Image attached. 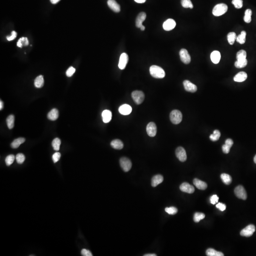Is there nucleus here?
Instances as JSON below:
<instances>
[{"mask_svg": "<svg viewBox=\"0 0 256 256\" xmlns=\"http://www.w3.org/2000/svg\"><path fill=\"white\" fill-rule=\"evenodd\" d=\"M61 157V154L59 152H56L52 156V159L54 163H56L59 161Z\"/></svg>", "mask_w": 256, "mask_h": 256, "instance_id": "nucleus-45", "label": "nucleus"}, {"mask_svg": "<svg viewBox=\"0 0 256 256\" xmlns=\"http://www.w3.org/2000/svg\"><path fill=\"white\" fill-rule=\"evenodd\" d=\"M25 141V139L23 138H19L15 139L11 144V147L13 148H19L22 144Z\"/></svg>", "mask_w": 256, "mask_h": 256, "instance_id": "nucleus-27", "label": "nucleus"}, {"mask_svg": "<svg viewBox=\"0 0 256 256\" xmlns=\"http://www.w3.org/2000/svg\"><path fill=\"white\" fill-rule=\"evenodd\" d=\"M246 31H242L241 34L237 36L236 41L241 44H243L246 41Z\"/></svg>", "mask_w": 256, "mask_h": 256, "instance_id": "nucleus-32", "label": "nucleus"}, {"mask_svg": "<svg viewBox=\"0 0 256 256\" xmlns=\"http://www.w3.org/2000/svg\"><path fill=\"white\" fill-rule=\"evenodd\" d=\"M234 193L237 197L243 200H245L247 198L246 191L244 187L239 186L236 187L234 190Z\"/></svg>", "mask_w": 256, "mask_h": 256, "instance_id": "nucleus-6", "label": "nucleus"}, {"mask_svg": "<svg viewBox=\"0 0 256 256\" xmlns=\"http://www.w3.org/2000/svg\"><path fill=\"white\" fill-rule=\"evenodd\" d=\"M170 119L171 122L174 124H178L182 120V114L181 111L177 110H174L170 114Z\"/></svg>", "mask_w": 256, "mask_h": 256, "instance_id": "nucleus-3", "label": "nucleus"}, {"mask_svg": "<svg viewBox=\"0 0 256 256\" xmlns=\"http://www.w3.org/2000/svg\"><path fill=\"white\" fill-rule=\"evenodd\" d=\"M206 255L208 256H223V253L217 251L213 249H208L206 251Z\"/></svg>", "mask_w": 256, "mask_h": 256, "instance_id": "nucleus-28", "label": "nucleus"}, {"mask_svg": "<svg viewBox=\"0 0 256 256\" xmlns=\"http://www.w3.org/2000/svg\"><path fill=\"white\" fill-rule=\"evenodd\" d=\"M50 2L52 4H56L59 3L60 0H50Z\"/></svg>", "mask_w": 256, "mask_h": 256, "instance_id": "nucleus-52", "label": "nucleus"}, {"mask_svg": "<svg viewBox=\"0 0 256 256\" xmlns=\"http://www.w3.org/2000/svg\"><path fill=\"white\" fill-rule=\"evenodd\" d=\"M254 161L255 162V164H256V156L254 157Z\"/></svg>", "mask_w": 256, "mask_h": 256, "instance_id": "nucleus-57", "label": "nucleus"}, {"mask_svg": "<svg viewBox=\"0 0 256 256\" xmlns=\"http://www.w3.org/2000/svg\"><path fill=\"white\" fill-rule=\"evenodd\" d=\"M109 7L115 12H119L121 11L120 5L115 0H108L107 1Z\"/></svg>", "mask_w": 256, "mask_h": 256, "instance_id": "nucleus-15", "label": "nucleus"}, {"mask_svg": "<svg viewBox=\"0 0 256 256\" xmlns=\"http://www.w3.org/2000/svg\"><path fill=\"white\" fill-rule=\"evenodd\" d=\"M181 3L182 6L185 8L193 9L194 7L191 0H181Z\"/></svg>", "mask_w": 256, "mask_h": 256, "instance_id": "nucleus-37", "label": "nucleus"}, {"mask_svg": "<svg viewBox=\"0 0 256 256\" xmlns=\"http://www.w3.org/2000/svg\"><path fill=\"white\" fill-rule=\"evenodd\" d=\"M111 145L113 148L116 150H121L123 148V143L120 140L116 139L113 140L111 143Z\"/></svg>", "mask_w": 256, "mask_h": 256, "instance_id": "nucleus-25", "label": "nucleus"}, {"mask_svg": "<svg viewBox=\"0 0 256 256\" xmlns=\"http://www.w3.org/2000/svg\"><path fill=\"white\" fill-rule=\"evenodd\" d=\"M3 108H4V103H3V101L1 100L0 101V110H1Z\"/></svg>", "mask_w": 256, "mask_h": 256, "instance_id": "nucleus-53", "label": "nucleus"}, {"mask_svg": "<svg viewBox=\"0 0 256 256\" xmlns=\"http://www.w3.org/2000/svg\"><path fill=\"white\" fill-rule=\"evenodd\" d=\"M232 4L234 5L235 7L237 9H241L243 6L242 0H232Z\"/></svg>", "mask_w": 256, "mask_h": 256, "instance_id": "nucleus-43", "label": "nucleus"}, {"mask_svg": "<svg viewBox=\"0 0 256 256\" xmlns=\"http://www.w3.org/2000/svg\"><path fill=\"white\" fill-rule=\"evenodd\" d=\"M102 118L104 123H108L111 121L112 114L110 111L106 110L102 113Z\"/></svg>", "mask_w": 256, "mask_h": 256, "instance_id": "nucleus-22", "label": "nucleus"}, {"mask_svg": "<svg viewBox=\"0 0 256 256\" xmlns=\"http://www.w3.org/2000/svg\"><path fill=\"white\" fill-rule=\"evenodd\" d=\"M205 218V214L201 213H196L194 216V220L195 223H199Z\"/></svg>", "mask_w": 256, "mask_h": 256, "instance_id": "nucleus-38", "label": "nucleus"}, {"mask_svg": "<svg viewBox=\"0 0 256 256\" xmlns=\"http://www.w3.org/2000/svg\"><path fill=\"white\" fill-rule=\"evenodd\" d=\"M234 144V141L231 139H227L225 142V144L222 146V150L223 153L228 154L229 153L230 149Z\"/></svg>", "mask_w": 256, "mask_h": 256, "instance_id": "nucleus-18", "label": "nucleus"}, {"mask_svg": "<svg viewBox=\"0 0 256 256\" xmlns=\"http://www.w3.org/2000/svg\"><path fill=\"white\" fill-rule=\"evenodd\" d=\"M16 159L18 164H22L25 161V157L23 154L19 153L16 156Z\"/></svg>", "mask_w": 256, "mask_h": 256, "instance_id": "nucleus-42", "label": "nucleus"}, {"mask_svg": "<svg viewBox=\"0 0 256 256\" xmlns=\"http://www.w3.org/2000/svg\"><path fill=\"white\" fill-rule=\"evenodd\" d=\"M221 180L224 183L227 184V185L230 184L232 182V178L230 175H228L227 174H222L221 175Z\"/></svg>", "mask_w": 256, "mask_h": 256, "instance_id": "nucleus-29", "label": "nucleus"}, {"mask_svg": "<svg viewBox=\"0 0 256 256\" xmlns=\"http://www.w3.org/2000/svg\"><path fill=\"white\" fill-rule=\"evenodd\" d=\"M218 200H219V197L216 195H213L210 198V202L213 205H215L218 202Z\"/></svg>", "mask_w": 256, "mask_h": 256, "instance_id": "nucleus-46", "label": "nucleus"}, {"mask_svg": "<svg viewBox=\"0 0 256 256\" xmlns=\"http://www.w3.org/2000/svg\"><path fill=\"white\" fill-rule=\"evenodd\" d=\"M179 55L181 61L184 63L185 64H188L190 63L191 60V56L187 49L184 48L181 49L180 51Z\"/></svg>", "mask_w": 256, "mask_h": 256, "instance_id": "nucleus-9", "label": "nucleus"}, {"mask_svg": "<svg viewBox=\"0 0 256 256\" xmlns=\"http://www.w3.org/2000/svg\"><path fill=\"white\" fill-rule=\"evenodd\" d=\"M252 11L250 9H247L245 12V16L244 17V20L246 23H250L251 21V15H252Z\"/></svg>", "mask_w": 256, "mask_h": 256, "instance_id": "nucleus-35", "label": "nucleus"}, {"mask_svg": "<svg viewBox=\"0 0 256 256\" xmlns=\"http://www.w3.org/2000/svg\"><path fill=\"white\" fill-rule=\"evenodd\" d=\"M248 75L245 72H240L234 77V81L237 82H242L246 80Z\"/></svg>", "mask_w": 256, "mask_h": 256, "instance_id": "nucleus-21", "label": "nucleus"}, {"mask_svg": "<svg viewBox=\"0 0 256 256\" xmlns=\"http://www.w3.org/2000/svg\"><path fill=\"white\" fill-rule=\"evenodd\" d=\"M216 207L217 208L219 209L220 211H224V210H225L226 209V206L225 205L223 204V203H221V202H220V203H218V204H217L216 205Z\"/></svg>", "mask_w": 256, "mask_h": 256, "instance_id": "nucleus-48", "label": "nucleus"}, {"mask_svg": "<svg viewBox=\"0 0 256 256\" xmlns=\"http://www.w3.org/2000/svg\"><path fill=\"white\" fill-rule=\"evenodd\" d=\"M195 187L198 189L200 190H205L207 187V184L205 182L201 181L197 178L194 179L193 181Z\"/></svg>", "mask_w": 256, "mask_h": 256, "instance_id": "nucleus-20", "label": "nucleus"}, {"mask_svg": "<svg viewBox=\"0 0 256 256\" xmlns=\"http://www.w3.org/2000/svg\"><path fill=\"white\" fill-rule=\"evenodd\" d=\"M144 256H156L157 255L155 254H146L144 255Z\"/></svg>", "mask_w": 256, "mask_h": 256, "instance_id": "nucleus-55", "label": "nucleus"}, {"mask_svg": "<svg viewBox=\"0 0 256 256\" xmlns=\"http://www.w3.org/2000/svg\"><path fill=\"white\" fill-rule=\"evenodd\" d=\"M119 111L121 114L122 115H129L132 113V107L128 104H123L119 108Z\"/></svg>", "mask_w": 256, "mask_h": 256, "instance_id": "nucleus-16", "label": "nucleus"}, {"mask_svg": "<svg viewBox=\"0 0 256 256\" xmlns=\"http://www.w3.org/2000/svg\"><path fill=\"white\" fill-rule=\"evenodd\" d=\"M15 156L13 155H10L5 158V163L7 166L11 165L14 161Z\"/></svg>", "mask_w": 256, "mask_h": 256, "instance_id": "nucleus-40", "label": "nucleus"}, {"mask_svg": "<svg viewBox=\"0 0 256 256\" xmlns=\"http://www.w3.org/2000/svg\"><path fill=\"white\" fill-rule=\"evenodd\" d=\"M220 132L217 129H216L213 131V134L210 136V139L213 141H217L220 138Z\"/></svg>", "mask_w": 256, "mask_h": 256, "instance_id": "nucleus-34", "label": "nucleus"}, {"mask_svg": "<svg viewBox=\"0 0 256 256\" xmlns=\"http://www.w3.org/2000/svg\"><path fill=\"white\" fill-rule=\"evenodd\" d=\"M176 155L180 161L184 162L187 161V153L184 148L182 147H179L176 149Z\"/></svg>", "mask_w": 256, "mask_h": 256, "instance_id": "nucleus-8", "label": "nucleus"}, {"mask_svg": "<svg viewBox=\"0 0 256 256\" xmlns=\"http://www.w3.org/2000/svg\"><path fill=\"white\" fill-rule=\"evenodd\" d=\"M146 131L148 135L151 137H153L157 134V128L155 123L153 122H150L147 126Z\"/></svg>", "mask_w": 256, "mask_h": 256, "instance_id": "nucleus-10", "label": "nucleus"}, {"mask_svg": "<svg viewBox=\"0 0 256 256\" xmlns=\"http://www.w3.org/2000/svg\"><path fill=\"white\" fill-rule=\"evenodd\" d=\"M59 111L56 109H53L48 114V118L51 121H55L59 118Z\"/></svg>", "mask_w": 256, "mask_h": 256, "instance_id": "nucleus-24", "label": "nucleus"}, {"mask_svg": "<svg viewBox=\"0 0 256 256\" xmlns=\"http://www.w3.org/2000/svg\"><path fill=\"white\" fill-rule=\"evenodd\" d=\"M237 38V36L236 33H230L228 34L227 39L228 42L230 45L234 44L235 41L236 40Z\"/></svg>", "mask_w": 256, "mask_h": 256, "instance_id": "nucleus-33", "label": "nucleus"}, {"mask_svg": "<svg viewBox=\"0 0 256 256\" xmlns=\"http://www.w3.org/2000/svg\"><path fill=\"white\" fill-rule=\"evenodd\" d=\"M120 164L121 168L124 172L129 171L132 167V162L126 157H123L120 159Z\"/></svg>", "mask_w": 256, "mask_h": 256, "instance_id": "nucleus-5", "label": "nucleus"}, {"mask_svg": "<svg viewBox=\"0 0 256 256\" xmlns=\"http://www.w3.org/2000/svg\"><path fill=\"white\" fill-rule=\"evenodd\" d=\"M14 116L13 115H10L6 119V122L8 127L9 129H12L14 126Z\"/></svg>", "mask_w": 256, "mask_h": 256, "instance_id": "nucleus-30", "label": "nucleus"}, {"mask_svg": "<svg viewBox=\"0 0 256 256\" xmlns=\"http://www.w3.org/2000/svg\"><path fill=\"white\" fill-rule=\"evenodd\" d=\"M180 189L181 191L188 194H193L195 192V188L187 183H183L180 186Z\"/></svg>", "mask_w": 256, "mask_h": 256, "instance_id": "nucleus-14", "label": "nucleus"}, {"mask_svg": "<svg viewBox=\"0 0 256 256\" xmlns=\"http://www.w3.org/2000/svg\"><path fill=\"white\" fill-rule=\"evenodd\" d=\"M135 2L139 4H143V3H145L146 0H134Z\"/></svg>", "mask_w": 256, "mask_h": 256, "instance_id": "nucleus-51", "label": "nucleus"}, {"mask_svg": "<svg viewBox=\"0 0 256 256\" xmlns=\"http://www.w3.org/2000/svg\"><path fill=\"white\" fill-rule=\"evenodd\" d=\"M44 84V78L42 75H40L36 77L34 81V85L37 88H42Z\"/></svg>", "mask_w": 256, "mask_h": 256, "instance_id": "nucleus-26", "label": "nucleus"}, {"mask_svg": "<svg viewBox=\"0 0 256 256\" xmlns=\"http://www.w3.org/2000/svg\"><path fill=\"white\" fill-rule=\"evenodd\" d=\"M176 26V23L175 20L171 19H169L164 22L163 27L164 30L166 31H170L174 29Z\"/></svg>", "mask_w": 256, "mask_h": 256, "instance_id": "nucleus-12", "label": "nucleus"}, {"mask_svg": "<svg viewBox=\"0 0 256 256\" xmlns=\"http://www.w3.org/2000/svg\"><path fill=\"white\" fill-rule=\"evenodd\" d=\"M221 53L218 51H214L211 54V59L212 62L215 64L219 63L221 59Z\"/></svg>", "mask_w": 256, "mask_h": 256, "instance_id": "nucleus-23", "label": "nucleus"}, {"mask_svg": "<svg viewBox=\"0 0 256 256\" xmlns=\"http://www.w3.org/2000/svg\"><path fill=\"white\" fill-rule=\"evenodd\" d=\"M75 69L74 67H70L69 68H68V69L66 72V75L68 77H72L73 74L75 73Z\"/></svg>", "mask_w": 256, "mask_h": 256, "instance_id": "nucleus-44", "label": "nucleus"}, {"mask_svg": "<svg viewBox=\"0 0 256 256\" xmlns=\"http://www.w3.org/2000/svg\"><path fill=\"white\" fill-rule=\"evenodd\" d=\"M22 38H20L19 40H18V42L17 43V46L19 47V48H22Z\"/></svg>", "mask_w": 256, "mask_h": 256, "instance_id": "nucleus-50", "label": "nucleus"}, {"mask_svg": "<svg viewBox=\"0 0 256 256\" xmlns=\"http://www.w3.org/2000/svg\"><path fill=\"white\" fill-rule=\"evenodd\" d=\"M150 72L151 75L155 78L161 79L165 77V72L163 68L159 66L155 65L151 66L150 68Z\"/></svg>", "mask_w": 256, "mask_h": 256, "instance_id": "nucleus-1", "label": "nucleus"}, {"mask_svg": "<svg viewBox=\"0 0 256 256\" xmlns=\"http://www.w3.org/2000/svg\"><path fill=\"white\" fill-rule=\"evenodd\" d=\"M164 180L163 176L161 175H157L154 176L151 180V185L153 187H156L158 184L162 183Z\"/></svg>", "mask_w": 256, "mask_h": 256, "instance_id": "nucleus-19", "label": "nucleus"}, {"mask_svg": "<svg viewBox=\"0 0 256 256\" xmlns=\"http://www.w3.org/2000/svg\"><path fill=\"white\" fill-rule=\"evenodd\" d=\"M165 211L168 214L174 215L177 213L178 210L175 207H166L165 208Z\"/></svg>", "mask_w": 256, "mask_h": 256, "instance_id": "nucleus-41", "label": "nucleus"}, {"mask_svg": "<svg viewBox=\"0 0 256 256\" xmlns=\"http://www.w3.org/2000/svg\"><path fill=\"white\" fill-rule=\"evenodd\" d=\"M228 9V6L225 4H218L213 8V14L215 16H220L225 14L227 12Z\"/></svg>", "mask_w": 256, "mask_h": 256, "instance_id": "nucleus-2", "label": "nucleus"}, {"mask_svg": "<svg viewBox=\"0 0 256 256\" xmlns=\"http://www.w3.org/2000/svg\"><path fill=\"white\" fill-rule=\"evenodd\" d=\"M140 28V29H141V30H142V31L145 30V26H144L143 25H142V26H141Z\"/></svg>", "mask_w": 256, "mask_h": 256, "instance_id": "nucleus-56", "label": "nucleus"}, {"mask_svg": "<svg viewBox=\"0 0 256 256\" xmlns=\"http://www.w3.org/2000/svg\"><path fill=\"white\" fill-rule=\"evenodd\" d=\"M183 85L184 89L187 92L195 93L197 90V86L188 80H184L183 82Z\"/></svg>", "mask_w": 256, "mask_h": 256, "instance_id": "nucleus-13", "label": "nucleus"}, {"mask_svg": "<svg viewBox=\"0 0 256 256\" xmlns=\"http://www.w3.org/2000/svg\"><path fill=\"white\" fill-rule=\"evenodd\" d=\"M248 64V61L247 59H242V60H238L235 62L234 65L235 67L238 68H242L245 67Z\"/></svg>", "mask_w": 256, "mask_h": 256, "instance_id": "nucleus-31", "label": "nucleus"}, {"mask_svg": "<svg viewBox=\"0 0 256 256\" xmlns=\"http://www.w3.org/2000/svg\"><path fill=\"white\" fill-rule=\"evenodd\" d=\"M23 42H25V46H27L29 45V40H28V38H25V40H24Z\"/></svg>", "mask_w": 256, "mask_h": 256, "instance_id": "nucleus-54", "label": "nucleus"}, {"mask_svg": "<svg viewBox=\"0 0 256 256\" xmlns=\"http://www.w3.org/2000/svg\"><path fill=\"white\" fill-rule=\"evenodd\" d=\"M247 53L244 50H239L236 56L237 60H242L246 59Z\"/></svg>", "mask_w": 256, "mask_h": 256, "instance_id": "nucleus-39", "label": "nucleus"}, {"mask_svg": "<svg viewBox=\"0 0 256 256\" xmlns=\"http://www.w3.org/2000/svg\"><path fill=\"white\" fill-rule=\"evenodd\" d=\"M132 96L134 102L138 105L142 103L145 98L144 93L140 91H133L132 93Z\"/></svg>", "mask_w": 256, "mask_h": 256, "instance_id": "nucleus-4", "label": "nucleus"}, {"mask_svg": "<svg viewBox=\"0 0 256 256\" xmlns=\"http://www.w3.org/2000/svg\"><path fill=\"white\" fill-rule=\"evenodd\" d=\"M129 61V56L126 53H123L120 56V60L119 62V68L120 69L123 70L125 68L126 66Z\"/></svg>", "mask_w": 256, "mask_h": 256, "instance_id": "nucleus-11", "label": "nucleus"}, {"mask_svg": "<svg viewBox=\"0 0 256 256\" xmlns=\"http://www.w3.org/2000/svg\"><path fill=\"white\" fill-rule=\"evenodd\" d=\"M61 145V140L59 138H56L54 139L52 143V145L54 150L56 151H59L60 149V146Z\"/></svg>", "mask_w": 256, "mask_h": 256, "instance_id": "nucleus-36", "label": "nucleus"}, {"mask_svg": "<svg viewBox=\"0 0 256 256\" xmlns=\"http://www.w3.org/2000/svg\"><path fill=\"white\" fill-rule=\"evenodd\" d=\"M81 255L83 256H92L93 254L90 250H87L86 249H83L81 250Z\"/></svg>", "mask_w": 256, "mask_h": 256, "instance_id": "nucleus-47", "label": "nucleus"}, {"mask_svg": "<svg viewBox=\"0 0 256 256\" xmlns=\"http://www.w3.org/2000/svg\"><path fill=\"white\" fill-rule=\"evenodd\" d=\"M17 34L16 31H12V35L11 36H8V37H7V39L8 41H12V40H14L17 37Z\"/></svg>", "mask_w": 256, "mask_h": 256, "instance_id": "nucleus-49", "label": "nucleus"}, {"mask_svg": "<svg viewBox=\"0 0 256 256\" xmlns=\"http://www.w3.org/2000/svg\"><path fill=\"white\" fill-rule=\"evenodd\" d=\"M146 17L147 15L145 12H141L139 13L136 20V26L137 28H140L142 26L143 22L146 19Z\"/></svg>", "mask_w": 256, "mask_h": 256, "instance_id": "nucleus-17", "label": "nucleus"}, {"mask_svg": "<svg viewBox=\"0 0 256 256\" xmlns=\"http://www.w3.org/2000/svg\"><path fill=\"white\" fill-rule=\"evenodd\" d=\"M255 226L253 224H250L242 230L240 234L241 236L244 237H250L252 235L254 232H255Z\"/></svg>", "mask_w": 256, "mask_h": 256, "instance_id": "nucleus-7", "label": "nucleus"}]
</instances>
